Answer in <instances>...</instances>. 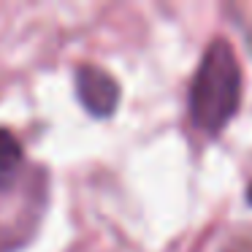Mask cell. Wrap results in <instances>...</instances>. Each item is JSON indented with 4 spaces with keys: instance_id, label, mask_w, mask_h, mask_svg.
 <instances>
[{
    "instance_id": "cell-1",
    "label": "cell",
    "mask_w": 252,
    "mask_h": 252,
    "mask_svg": "<svg viewBox=\"0 0 252 252\" xmlns=\"http://www.w3.org/2000/svg\"><path fill=\"white\" fill-rule=\"evenodd\" d=\"M241 103V68L228 41L209 44L190 87V114L201 130L220 133Z\"/></svg>"
},
{
    "instance_id": "cell-3",
    "label": "cell",
    "mask_w": 252,
    "mask_h": 252,
    "mask_svg": "<svg viewBox=\"0 0 252 252\" xmlns=\"http://www.w3.org/2000/svg\"><path fill=\"white\" fill-rule=\"evenodd\" d=\"M19 163H22V144L11 130L0 127V190L14 182Z\"/></svg>"
},
{
    "instance_id": "cell-4",
    "label": "cell",
    "mask_w": 252,
    "mask_h": 252,
    "mask_svg": "<svg viewBox=\"0 0 252 252\" xmlns=\"http://www.w3.org/2000/svg\"><path fill=\"white\" fill-rule=\"evenodd\" d=\"M247 201L252 203V185H250V190H247Z\"/></svg>"
},
{
    "instance_id": "cell-2",
    "label": "cell",
    "mask_w": 252,
    "mask_h": 252,
    "mask_svg": "<svg viewBox=\"0 0 252 252\" xmlns=\"http://www.w3.org/2000/svg\"><path fill=\"white\" fill-rule=\"evenodd\" d=\"M76 93L82 106L93 117H109L114 114L120 103V84L109 71L98 65H84L76 73Z\"/></svg>"
}]
</instances>
